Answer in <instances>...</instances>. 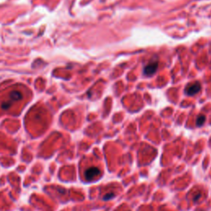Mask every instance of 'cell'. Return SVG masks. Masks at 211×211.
<instances>
[{
	"label": "cell",
	"instance_id": "obj_1",
	"mask_svg": "<svg viewBox=\"0 0 211 211\" xmlns=\"http://www.w3.org/2000/svg\"><path fill=\"white\" fill-rule=\"evenodd\" d=\"M158 67V62L157 60H153L149 62L147 65L144 68V73L146 76H152L154 73L157 71Z\"/></svg>",
	"mask_w": 211,
	"mask_h": 211
},
{
	"label": "cell",
	"instance_id": "obj_2",
	"mask_svg": "<svg viewBox=\"0 0 211 211\" xmlns=\"http://www.w3.org/2000/svg\"><path fill=\"white\" fill-rule=\"evenodd\" d=\"M100 174H101V170L97 167H91L87 168L84 172L85 178L88 181H91L95 177H97Z\"/></svg>",
	"mask_w": 211,
	"mask_h": 211
},
{
	"label": "cell",
	"instance_id": "obj_3",
	"mask_svg": "<svg viewBox=\"0 0 211 211\" xmlns=\"http://www.w3.org/2000/svg\"><path fill=\"white\" fill-rule=\"evenodd\" d=\"M200 91V84L199 83H195L193 84H190L185 87V92L188 96H193Z\"/></svg>",
	"mask_w": 211,
	"mask_h": 211
},
{
	"label": "cell",
	"instance_id": "obj_4",
	"mask_svg": "<svg viewBox=\"0 0 211 211\" xmlns=\"http://www.w3.org/2000/svg\"><path fill=\"white\" fill-rule=\"evenodd\" d=\"M204 121H205V116H203V115H200V116H198L197 120H196V125L197 126H201V125H203Z\"/></svg>",
	"mask_w": 211,
	"mask_h": 211
},
{
	"label": "cell",
	"instance_id": "obj_5",
	"mask_svg": "<svg viewBox=\"0 0 211 211\" xmlns=\"http://www.w3.org/2000/svg\"><path fill=\"white\" fill-rule=\"evenodd\" d=\"M115 196V194L113 193V192H110V193H107V194H106L105 196H103V200H112V198H114Z\"/></svg>",
	"mask_w": 211,
	"mask_h": 211
},
{
	"label": "cell",
	"instance_id": "obj_6",
	"mask_svg": "<svg viewBox=\"0 0 211 211\" xmlns=\"http://www.w3.org/2000/svg\"><path fill=\"white\" fill-rule=\"evenodd\" d=\"M200 197H201V193H200V191H198V192H196V194L194 196V199H193V200H194V201H196H196H197L198 200H199V199H200Z\"/></svg>",
	"mask_w": 211,
	"mask_h": 211
}]
</instances>
